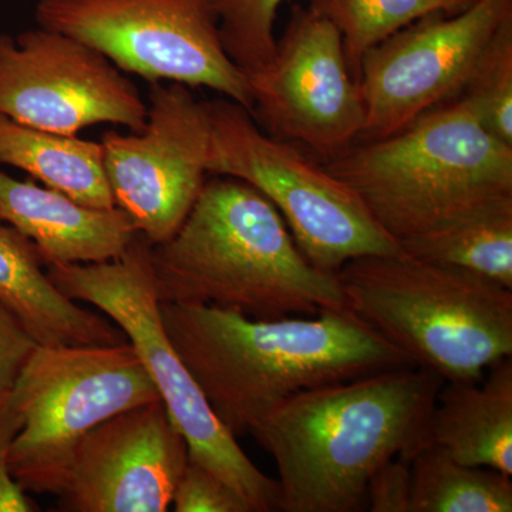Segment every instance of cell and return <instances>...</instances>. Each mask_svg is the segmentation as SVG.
<instances>
[{"label": "cell", "mask_w": 512, "mask_h": 512, "mask_svg": "<svg viewBox=\"0 0 512 512\" xmlns=\"http://www.w3.org/2000/svg\"><path fill=\"white\" fill-rule=\"evenodd\" d=\"M285 0H212L222 46L239 70L259 72L275 55L276 15Z\"/></svg>", "instance_id": "obj_23"}, {"label": "cell", "mask_w": 512, "mask_h": 512, "mask_svg": "<svg viewBox=\"0 0 512 512\" xmlns=\"http://www.w3.org/2000/svg\"><path fill=\"white\" fill-rule=\"evenodd\" d=\"M346 308L444 382H480L512 357V291L400 252L362 256L336 274Z\"/></svg>", "instance_id": "obj_5"}, {"label": "cell", "mask_w": 512, "mask_h": 512, "mask_svg": "<svg viewBox=\"0 0 512 512\" xmlns=\"http://www.w3.org/2000/svg\"><path fill=\"white\" fill-rule=\"evenodd\" d=\"M207 110L208 174L237 178L265 195L309 264L336 275L353 259L402 252L348 185L266 134L241 104L218 99L207 101Z\"/></svg>", "instance_id": "obj_7"}, {"label": "cell", "mask_w": 512, "mask_h": 512, "mask_svg": "<svg viewBox=\"0 0 512 512\" xmlns=\"http://www.w3.org/2000/svg\"><path fill=\"white\" fill-rule=\"evenodd\" d=\"M29 238L0 224V302L15 313L40 346H113L120 330L99 313L64 296Z\"/></svg>", "instance_id": "obj_16"}, {"label": "cell", "mask_w": 512, "mask_h": 512, "mask_svg": "<svg viewBox=\"0 0 512 512\" xmlns=\"http://www.w3.org/2000/svg\"><path fill=\"white\" fill-rule=\"evenodd\" d=\"M403 252L456 266L512 291V198L400 244Z\"/></svg>", "instance_id": "obj_19"}, {"label": "cell", "mask_w": 512, "mask_h": 512, "mask_svg": "<svg viewBox=\"0 0 512 512\" xmlns=\"http://www.w3.org/2000/svg\"><path fill=\"white\" fill-rule=\"evenodd\" d=\"M151 244L136 235L123 254L92 264L47 265L53 285L74 302L96 306L127 336L178 431L190 460L222 478L249 512L281 511L278 480L252 463L211 409L204 393L168 339L150 261Z\"/></svg>", "instance_id": "obj_6"}, {"label": "cell", "mask_w": 512, "mask_h": 512, "mask_svg": "<svg viewBox=\"0 0 512 512\" xmlns=\"http://www.w3.org/2000/svg\"><path fill=\"white\" fill-rule=\"evenodd\" d=\"M22 427L9 470L26 493L56 495L76 447L100 423L161 400L130 343L37 346L13 386Z\"/></svg>", "instance_id": "obj_8"}, {"label": "cell", "mask_w": 512, "mask_h": 512, "mask_svg": "<svg viewBox=\"0 0 512 512\" xmlns=\"http://www.w3.org/2000/svg\"><path fill=\"white\" fill-rule=\"evenodd\" d=\"M512 0H477L460 13H431L367 50L357 83L365 103L359 140L392 136L460 94Z\"/></svg>", "instance_id": "obj_12"}, {"label": "cell", "mask_w": 512, "mask_h": 512, "mask_svg": "<svg viewBox=\"0 0 512 512\" xmlns=\"http://www.w3.org/2000/svg\"><path fill=\"white\" fill-rule=\"evenodd\" d=\"M460 94L485 128L512 146V15L495 30Z\"/></svg>", "instance_id": "obj_22"}, {"label": "cell", "mask_w": 512, "mask_h": 512, "mask_svg": "<svg viewBox=\"0 0 512 512\" xmlns=\"http://www.w3.org/2000/svg\"><path fill=\"white\" fill-rule=\"evenodd\" d=\"M150 261L160 302L259 320L348 309L338 276L309 264L274 204L237 178L205 181L173 237L151 245Z\"/></svg>", "instance_id": "obj_3"}, {"label": "cell", "mask_w": 512, "mask_h": 512, "mask_svg": "<svg viewBox=\"0 0 512 512\" xmlns=\"http://www.w3.org/2000/svg\"><path fill=\"white\" fill-rule=\"evenodd\" d=\"M22 413L12 394L0 403V512L39 511L9 470V453L16 434L22 427Z\"/></svg>", "instance_id": "obj_25"}, {"label": "cell", "mask_w": 512, "mask_h": 512, "mask_svg": "<svg viewBox=\"0 0 512 512\" xmlns=\"http://www.w3.org/2000/svg\"><path fill=\"white\" fill-rule=\"evenodd\" d=\"M0 224L29 238L46 266L109 261L123 254L138 234L119 207H86L55 188L19 181L3 171Z\"/></svg>", "instance_id": "obj_15"}, {"label": "cell", "mask_w": 512, "mask_h": 512, "mask_svg": "<svg viewBox=\"0 0 512 512\" xmlns=\"http://www.w3.org/2000/svg\"><path fill=\"white\" fill-rule=\"evenodd\" d=\"M35 19L99 50L123 73L207 87L251 113L247 76L225 53L212 0H37Z\"/></svg>", "instance_id": "obj_9"}, {"label": "cell", "mask_w": 512, "mask_h": 512, "mask_svg": "<svg viewBox=\"0 0 512 512\" xmlns=\"http://www.w3.org/2000/svg\"><path fill=\"white\" fill-rule=\"evenodd\" d=\"M412 466L409 458L399 456L384 463L370 477L366 504L372 512H410Z\"/></svg>", "instance_id": "obj_27"}, {"label": "cell", "mask_w": 512, "mask_h": 512, "mask_svg": "<svg viewBox=\"0 0 512 512\" xmlns=\"http://www.w3.org/2000/svg\"><path fill=\"white\" fill-rule=\"evenodd\" d=\"M426 444L461 464L512 476V357L488 367L480 382H444L427 424Z\"/></svg>", "instance_id": "obj_17"}, {"label": "cell", "mask_w": 512, "mask_h": 512, "mask_svg": "<svg viewBox=\"0 0 512 512\" xmlns=\"http://www.w3.org/2000/svg\"><path fill=\"white\" fill-rule=\"evenodd\" d=\"M188 460L187 441L164 403L141 404L83 437L57 505L72 512H165Z\"/></svg>", "instance_id": "obj_14"}, {"label": "cell", "mask_w": 512, "mask_h": 512, "mask_svg": "<svg viewBox=\"0 0 512 512\" xmlns=\"http://www.w3.org/2000/svg\"><path fill=\"white\" fill-rule=\"evenodd\" d=\"M0 165L19 168L86 207H116L100 141L40 130L0 113Z\"/></svg>", "instance_id": "obj_18"}, {"label": "cell", "mask_w": 512, "mask_h": 512, "mask_svg": "<svg viewBox=\"0 0 512 512\" xmlns=\"http://www.w3.org/2000/svg\"><path fill=\"white\" fill-rule=\"evenodd\" d=\"M444 380L399 367L289 397L252 429L274 458L282 512H356L370 477L394 457L426 446Z\"/></svg>", "instance_id": "obj_2"}, {"label": "cell", "mask_w": 512, "mask_h": 512, "mask_svg": "<svg viewBox=\"0 0 512 512\" xmlns=\"http://www.w3.org/2000/svg\"><path fill=\"white\" fill-rule=\"evenodd\" d=\"M160 313L174 349L237 439L303 390L416 366L348 309L259 320L214 306L160 302Z\"/></svg>", "instance_id": "obj_1"}, {"label": "cell", "mask_w": 512, "mask_h": 512, "mask_svg": "<svg viewBox=\"0 0 512 512\" xmlns=\"http://www.w3.org/2000/svg\"><path fill=\"white\" fill-rule=\"evenodd\" d=\"M477 0H309L318 6L342 33L350 73L359 77L367 50L393 33L431 13H460Z\"/></svg>", "instance_id": "obj_21"}, {"label": "cell", "mask_w": 512, "mask_h": 512, "mask_svg": "<svg viewBox=\"0 0 512 512\" xmlns=\"http://www.w3.org/2000/svg\"><path fill=\"white\" fill-rule=\"evenodd\" d=\"M0 113L26 126L77 136L96 124L133 133L147 103L99 50L55 30L0 33Z\"/></svg>", "instance_id": "obj_13"}, {"label": "cell", "mask_w": 512, "mask_h": 512, "mask_svg": "<svg viewBox=\"0 0 512 512\" xmlns=\"http://www.w3.org/2000/svg\"><path fill=\"white\" fill-rule=\"evenodd\" d=\"M211 127L207 101L180 83H151L143 130L101 137L116 207L151 245L173 237L207 181Z\"/></svg>", "instance_id": "obj_11"}, {"label": "cell", "mask_w": 512, "mask_h": 512, "mask_svg": "<svg viewBox=\"0 0 512 512\" xmlns=\"http://www.w3.org/2000/svg\"><path fill=\"white\" fill-rule=\"evenodd\" d=\"M171 505L175 512H249L222 478L192 460L178 481Z\"/></svg>", "instance_id": "obj_24"}, {"label": "cell", "mask_w": 512, "mask_h": 512, "mask_svg": "<svg viewBox=\"0 0 512 512\" xmlns=\"http://www.w3.org/2000/svg\"><path fill=\"white\" fill-rule=\"evenodd\" d=\"M37 346L22 320L0 302V403L12 392Z\"/></svg>", "instance_id": "obj_26"}, {"label": "cell", "mask_w": 512, "mask_h": 512, "mask_svg": "<svg viewBox=\"0 0 512 512\" xmlns=\"http://www.w3.org/2000/svg\"><path fill=\"white\" fill-rule=\"evenodd\" d=\"M410 512H511L510 476L493 468L461 464L434 444L410 458Z\"/></svg>", "instance_id": "obj_20"}, {"label": "cell", "mask_w": 512, "mask_h": 512, "mask_svg": "<svg viewBox=\"0 0 512 512\" xmlns=\"http://www.w3.org/2000/svg\"><path fill=\"white\" fill-rule=\"evenodd\" d=\"M322 165L399 245L512 198V146L461 97Z\"/></svg>", "instance_id": "obj_4"}, {"label": "cell", "mask_w": 512, "mask_h": 512, "mask_svg": "<svg viewBox=\"0 0 512 512\" xmlns=\"http://www.w3.org/2000/svg\"><path fill=\"white\" fill-rule=\"evenodd\" d=\"M252 116L269 136L295 141L323 163L359 140L365 103L342 33L318 6H293L271 63L248 74Z\"/></svg>", "instance_id": "obj_10"}]
</instances>
